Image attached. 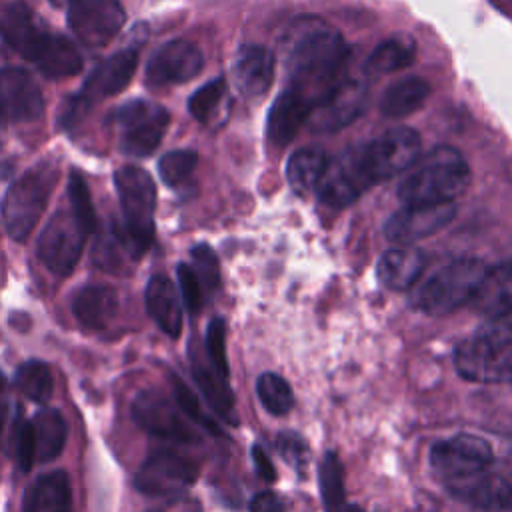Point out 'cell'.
I'll return each mask as SVG.
<instances>
[{"instance_id": "cell-28", "label": "cell", "mask_w": 512, "mask_h": 512, "mask_svg": "<svg viewBox=\"0 0 512 512\" xmlns=\"http://www.w3.org/2000/svg\"><path fill=\"white\" fill-rule=\"evenodd\" d=\"M118 310V296L110 286L90 284L76 292L72 312L76 320L90 330H102L110 324Z\"/></svg>"}, {"instance_id": "cell-5", "label": "cell", "mask_w": 512, "mask_h": 512, "mask_svg": "<svg viewBox=\"0 0 512 512\" xmlns=\"http://www.w3.org/2000/svg\"><path fill=\"white\" fill-rule=\"evenodd\" d=\"M54 180L56 176L50 168H36L10 184L0 206L2 220L10 238H28L46 208Z\"/></svg>"}, {"instance_id": "cell-16", "label": "cell", "mask_w": 512, "mask_h": 512, "mask_svg": "<svg viewBox=\"0 0 512 512\" xmlns=\"http://www.w3.org/2000/svg\"><path fill=\"white\" fill-rule=\"evenodd\" d=\"M446 488L454 498L474 508L486 512L512 510V474L508 472H494L486 468L464 478L448 480Z\"/></svg>"}, {"instance_id": "cell-15", "label": "cell", "mask_w": 512, "mask_h": 512, "mask_svg": "<svg viewBox=\"0 0 512 512\" xmlns=\"http://www.w3.org/2000/svg\"><path fill=\"white\" fill-rule=\"evenodd\" d=\"M366 84L344 76L312 108L308 124L314 132H336L348 126L366 106Z\"/></svg>"}, {"instance_id": "cell-20", "label": "cell", "mask_w": 512, "mask_h": 512, "mask_svg": "<svg viewBox=\"0 0 512 512\" xmlns=\"http://www.w3.org/2000/svg\"><path fill=\"white\" fill-rule=\"evenodd\" d=\"M0 34L22 58L32 62L50 30L24 2H10L0 10Z\"/></svg>"}, {"instance_id": "cell-38", "label": "cell", "mask_w": 512, "mask_h": 512, "mask_svg": "<svg viewBox=\"0 0 512 512\" xmlns=\"http://www.w3.org/2000/svg\"><path fill=\"white\" fill-rule=\"evenodd\" d=\"M170 384H172V396H174V404L180 408V412L190 418L192 422H196L198 426H202L204 430H208L210 434H220V426L214 422L212 416L206 414V410L202 408L198 396L190 390V386L176 374H170Z\"/></svg>"}, {"instance_id": "cell-37", "label": "cell", "mask_w": 512, "mask_h": 512, "mask_svg": "<svg viewBox=\"0 0 512 512\" xmlns=\"http://www.w3.org/2000/svg\"><path fill=\"white\" fill-rule=\"evenodd\" d=\"M256 394L262 402V406L272 416H284L294 406V394L290 384L274 372H264L256 380Z\"/></svg>"}, {"instance_id": "cell-13", "label": "cell", "mask_w": 512, "mask_h": 512, "mask_svg": "<svg viewBox=\"0 0 512 512\" xmlns=\"http://www.w3.org/2000/svg\"><path fill=\"white\" fill-rule=\"evenodd\" d=\"M366 162L374 184L384 182L406 168L420 156V136L410 126H394L382 136L364 144Z\"/></svg>"}, {"instance_id": "cell-34", "label": "cell", "mask_w": 512, "mask_h": 512, "mask_svg": "<svg viewBox=\"0 0 512 512\" xmlns=\"http://www.w3.org/2000/svg\"><path fill=\"white\" fill-rule=\"evenodd\" d=\"M416 42L410 36H392L378 44L366 58V74H388L402 70L414 62Z\"/></svg>"}, {"instance_id": "cell-18", "label": "cell", "mask_w": 512, "mask_h": 512, "mask_svg": "<svg viewBox=\"0 0 512 512\" xmlns=\"http://www.w3.org/2000/svg\"><path fill=\"white\" fill-rule=\"evenodd\" d=\"M204 66V56L188 40H170L162 44L146 64V82L150 86L180 84L192 80Z\"/></svg>"}, {"instance_id": "cell-30", "label": "cell", "mask_w": 512, "mask_h": 512, "mask_svg": "<svg viewBox=\"0 0 512 512\" xmlns=\"http://www.w3.org/2000/svg\"><path fill=\"white\" fill-rule=\"evenodd\" d=\"M36 444V462H52L64 450L68 426L56 408H42L30 420Z\"/></svg>"}, {"instance_id": "cell-49", "label": "cell", "mask_w": 512, "mask_h": 512, "mask_svg": "<svg viewBox=\"0 0 512 512\" xmlns=\"http://www.w3.org/2000/svg\"><path fill=\"white\" fill-rule=\"evenodd\" d=\"M250 512H284V504L276 492L262 490L252 496Z\"/></svg>"}, {"instance_id": "cell-17", "label": "cell", "mask_w": 512, "mask_h": 512, "mask_svg": "<svg viewBox=\"0 0 512 512\" xmlns=\"http://www.w3.org/2000/svg\"><path fill=\"white\" fill-rule=\"evenodd\" d=\"M456 216V202L444 204H408L394 212L386 224L384 234L390 242L410 244L442 230Z\"/></svg>"}, {"instance_id": "cell-55", "label": "cell", "mask_w": 512, "mask_h": 512, "mask_svg": "<svg viewBox=\"0 0 512 512\" xmlns=\"http://www.w3.org/2000/svg\"><path fill=\"white\" fill-rule=\"evenodd\" d=\"M344 512H366V510H362L360 506H356V504H352V506H348Z\"/></svg>"}, {"instance_id": "cell-42", "label": "cell", "mask_w": 512, "mask_h": 512, "mask_svg": "<svg viewBox=\"0 0 512 512\" xmlns=\"http://www.w3.org/2000/svg\"><path fill=\"white\" fill-rule=\"evenodd\" d=\"M206 354H208L210 366L228 380L230 368L226 360V324L222 318L210 320L206 328Z\"/></svg>"}, {"instance_id": "cell-39", "label": "cell", "mask_w": 512, "mask_h": 512, "mask_svg": "<svg viewBox=\"0 0 512 512\" xmlns=\"http://www.w3.org/2000/svg\"><path fill=\"white\" fill-rule=\"evenodd\" d=\"M226 94V80L214 78L200 86L190 98H188V110L198 122H208L212 114L218 110L222 98Z\"/></svg>"}, {"instance_id": "cell-24", "label": "cell", "mask_w": 512, "mask_h": 512, "mask_svg": "<svg viewBox=\"0 0 512 512\" xmlns=\"http://www.w3.org/2000/svg\"><path fill=\"white\" fill-rule=\"evenodd\" d=\"M24 512H70L72 486L64 470H52L32 480L22 498Z\"/></svg>"}, {"instance_id": "cell-6", "label": "cell", "mask_w": 512, "mask_h": 512, "mask_svg": "<svg viewBox=\"0 0 512 512\" xmlns=\"http://www.w3.org/2000/svg\"><path fill=\"white\" fill-rule=\"evenodd\" d=\"M454 364L458 374L472 382H512V344L480 328L456 346Z\"/></svg>"}, {"instance_id": "cell-19", "label": "cell", "mask_w": 512, "mask_h": 512, "mask_svg": "<svg viewBox=\"0 0 512 512\" xmlns=\"http://www.w3.org/2000/svg\"><path fill=\"white\" fill-rule=\"evenodd\" d=\"M0 110L18 122H32L42 116V92L24 68L6 66L0 70Z\"/></svg>"}, {"instance_id": "cell-26", "label": "cell", "mask_w": 512, "mask_h": 512, "mask_svg": "<svg viewBox=\"0 0 512 512\" xmlns=\"http://www.w3.org/2000/svg\"><path fill=\"white\" fill-rule=\"evenodd\" d=\"M146 310L170 338L182 332V304L174 284L164 274H154L146 284Z\"/></svg>"}, {"instance_id": "cell-12", "label": "cell", "mask_w": 512, "mask_h": 512, "mask_svg": "<svg viewBox=\"0 0 512 512\" xmlns=\"http://www.w3.org/2000/svg\"><path fill=\"white\" fill-rule=\"evenodd\" d=\"M492 460V446L474 434H456L438 440L430 450V464L444 482L482 472L490 468Z\"/></svg>"}, {"instance_id": "cell-22", "label": "cell", "mask_w": 512, "mask_h": 512, "mask_svg": "<svg viewBox=\"0 0 512 512\" xmlns=\"http://www.w3.org/2000/svg\"><path fill=\"white\" fill-rule=\"evenodd\" d=\"M232 78L244 98H260L274 80V54L258 44H246L236 52Z\"/></svg>"}, {"instance_id": "cell-46", "label": "cell", "mask_w": 512, "mask_h": 512, "mask_svg": "<svg viewBox=\"0 0 512 512\" xmlns=\"http://www.w3.org/2000/svg\"><path fill=\"white\" fill-rule=\"evenodd\" d=\"M14 446H16V460L20 470L28 472L36 464V444H34V432H32L30 420L18 422Z\"/></svg>"}, {"instance_id": "cell-53", "label": "cell", "mask_w": 512, "mask_h": 512, "mask_svg": "<svg viewBox=\"0 0 512 512\" xmlns=\"http://www.w3.org/2000/svg\"><path fill=\"white\" fill-rule=\"evenodd\" d=\"M74 2L76 0H50V4L56 6V8H70Z\"/></svg>"}, {"instance_id": "cell-36", "label": "cell", "mask_w": 512, "mask_h": 512, "mask_svg": "<svg viewBox=\"0 0 512 512\" xmlns=\"http://www.w3.org/2000/svg\"><path fill=\"white\" fill-rule=\"evenodd\" d=\"M18 390L32 402L46 404L54 392L52 370L42 360H28L16 372Z\"/></svg>"}, {"instance_id": "cell-10", "label": "cell", "mask_w": 512, "mask_h": 512, "mask_svg": "<svg viewBox=\"0 0 512 512\" xmlns=\"http://www.w3.org/2000/svg\"><path fill=\"white\" fill-rule=\"evenodd\" d=\"M86 236L72 212H56L38 238V258L56 276H68L80 260Z\"/></svg>"}, {"instance_id": "cell-50", "label": "cell", "mask_w": 512, "mask_h": 512, "mask_svg": "<svg viewBox=\"0 0 512 512\" xmlns=\"http://www.w3.org/2000/svg\"><path fill=\"white\" fill-rule=\"evenodd\" d=\"M252 462H254V468H256V472L262 480H266V482L276 480V468H274L268 452L260 444L252 446Z\"/></svg>"}, {"instance_id": "cell-31", "label": "cell", "mask_w": 512, "mask_h": 512, "mask_svg": "<svg viewBox=\"0 0 512 512\" xmlns=\"http://www.w3.org/2000/svg\"><path fill=\"white\" fill-rule=\"evenodd\" d=\"M430 94V84L422 78L410 76L390 84L380 98V112L388 118H404L416 112Z\"/></svg>"}, {"instance_id": "cell-44", "label": "cell", "mask_w": 512, "mask_h": 512, "mask_svg": "<svg viewBox=\"0 0 512 512\" xmlns=\"http://www.w3.org/2000/svg\"><path fill=\"white\" fill-rule=\"evenodd\" d=\"M192 260H194V272L202 286L208 290H214L220 282V270H218V258L214 250L206 244H198L192 248Z\"/></svg>"}, {"instance_id": "cell-41", "label": "cell", "mask_w": 512, "mask_h": 512, "mask_svg": "<svg viewBox=\"0 0 512 512\" xmlns=\"http://www.w3.org/2000/svg\"><path fill=\"white\" fill-rule=\"evenodd\" d=\"M68 198H70V208L76 220L86 228L90 234L96 226V210L90 198V190L84 182V178L78 172H70L68 178Z\"/></svg>"}, {"instance_id": "cell-23", "label": "cell", "mask_w": 512, "mask_h": 512, "mask_svg": "<svg viewBox=\"0 0 512 512\" xmlns=\"http://www.w3.org/2000/svg\"><path fill=\"white\" fill-rule=\"evenodd\" d=\"M312 112V102L300 92L286 88L270 106L266 120V138L272 146L282 148L298 134V130L308 122Z\"/></svg>"}, {"instance_id": "cell-45", "label": "cell", "mask_w": 512, "mask_h": 512, "mask_svg": "<svg viewBox=\"0 0 512 512\" xmlns=\"http://www.w3.org/2000/svg\"><path fill=\"white\" fill-rule=\"evenodd\" d=\"M176 276H178V284H180V294H182L184 306L192 314L200 312V308H202V284H200L194 268L190 264L182 262L176 268Z\"/></svg>"}, {"instance_id": "cell-48", "label": "cell", "mask_w": 512, "mask_h": 512, "mask_svg": "<svg viewBox=\"0 0 512 512\" xmlns=\"http://www.w3.org/2000/svg\"><path fill=\"white\" fill-rule=\"evenodd\" d=\"M144 512H202V504L194 498H188V496H172V498H166L164 502H160L158 506H152Z\"/></svg>"}, {"instance_id": "cell-8", "label": "cell", "mask_w": 512, "mask_h": 512, "mask_svg": "<svg viewBox=\"0 0 512 512\" xmlns=\"http://www.w3.org/2000/svg\"><path fill=\"white\" fill-rule=\"evenodd\" d=\"M374 184L364 144L352 146L340 152L334 160H328L326 172L318 186V198L328 208H344L352 204Z\"/></svg>"}, {"instance_id": "cell-35", "label": "cell", "mask_w": 512, "mask_h": 512, "mask_svg": "<svg viewBox=\"0 0 512 512\" xmlns=\"http://www.w3.org/2000/svg\"><path fill=\"white\" fill-rule=\"evenodd\" d=\"M320 494L326 512L346 510V488H344V466L334 452H326L318 466Z\"/></svg>"}, {"instance_id": "cell-43", "label": "cell", "mask_w": 512, "mask_h": 512, "mask_svg": "<svg viewBox=\"0 0 512 512\" xmlns=\"http://www.w3.org/2000/svg\"><path fill=\"white\" fill-rule=\"evenodd\" d=\"M276 448L280 452V456L296 470V472H304L310 460V448L308 442L292 430H284L276 436Z\"/></svg>"}, {"instance_id": "cell-47", "label": "cell", "mask_w": 512, "mask_h": 512, "mask_svg": "<svg viewBox=\"0 0 512 512\" xmlns=\"http://www.w3.org/2000/svg\"><path fill=\"white\" fill-rule=\"evenodd\" d=\"M88 106H90V100L84 98L82 94L70 96L68 100L62 102V108H60V114H58V124L62 128L74 126L78 120H82V116L88 110Z\"/></svg>"}, {"instance_id": "cell-32", "label": "cell", "mask_w": 512, "mask_h": 512, "mask_svg": "<svg viewBox=\"0 0 512 512\" xmlns=\"http://www.w3.org/2000/svg\"><path fill=\"white\" fill-rule=\"evenodd\" d=\"M328 156L322 148H300L286 164V178L294 192L310 194L318 190L320 180L326 172Z\"/></svg>"}, {"instance_id": "cell-25", "label": "cell", "mask_w": 512, "mask_h": 512, "mask_svg": "<svg viewBox=\"0 0 512 512\" xmlns=\"http://www.w3.org/2000/svg\"><path fill=\"white\" fill-rule=\"evenodd\" d=\"M470 304L490 320L512 314V260L486 270Z\"/></svg>"}, {"instance_id": "cell-7", "label": "cell", "mask_w": 512, "mask_h": 512, "mask_svg": "<svg viewBox=\"0 0 512 512\" xmlns=\"http://www.w3.org/2000/svg\"><path fill=\"white\" fill-rule=\"evenodd\" d=\"M120 130V148L132 156H150L168 128V112L148 100H130L122 104L114 116Z\"/></svg>"}, {"instance_id": "cell-29", "label": "cell", "mask_w": 512, "mask_h": 512, "mask_svg": "<svg viewBox=\"0 0 512 512\" xmlns=\"http://www.w3.org/2000/svg\"><path fill=\"white\" fill-rule=\"evenodd\" d=\"M32 64L46 78L58 80V78H68V76L78 74L82 70L84 60H82L80 50L76 48V44L72 40H68L66 36L50 32V36L46 38V42L42 44V48L34 56Z\"/></svg>"}, {"instance_id": "cell-14", "label": "cell", "mask_w": 512, "mask_h": 512, "mask_svg": "<svg viewBox=\"0 0 512 512\" xmlns=\"http://www.w3.org/2000/svg\"><path fill=\"white\" fill-rule=\"evenodd\" d=\"M126 12L118 0H76L68 8L74 36L92 48L106 46L124 26Z\"/></svg>"}, {"instance_id": "cell-27", "label": "cell", "mask_w": 512, "mask_h": 512, "mask_svg": "<svg viewBox=\"0 0 512 512\" xmlns=\"http://www.w3.org/2000/svg\"><path fill=\"white\" fill-rule=\"evenodd\" d=\"M426 266V256L416 248H390L378 260L376 272L378 280L390 290H408L416 286L422 270Z\"/></svg>"}, {"instance_id": "cell-4", "label": "cell", "mask_w": 512, "mask_h": 512, "mask_svg": "<svg viewBox=\"0 0 512 512\" xmlns=\"http://www.w3.org/2000/svg\"><path fill=\"white\" fill-rule=\"evenodd\" d=\"M114 184L124 216L122 244L126 246L128 254L140 258L154 240V180L144 168L122 166L114 172Z\"/></svg>"}, {"instance_id": "cell-51", "label": "cell", "mask_w": 512, "mask_h": 512, "mask_svg": "<svg viewBox=\"0 0 512 512\" xmlns=\"http://www.w3.org/2000/svg\"><path fill=\"white\" fill-rule=\"evenodd\" d=\"M10 408H12L10 386H8L6 376L0 372V440L6 434V426H8V420H10Z\"/></svg>"}, {"instance_id": "cell-33", "label": "cell", "mask_w": 512, "mask_h": 512, "mask_svg": "<svg viewBox=\"0 0 512 512\" xmlns=\"http://www.w3.org/2000/svg\"><path fill=\"white\" fill-rule=\"evenodd\" d=\"M190 360H192V376L198 384V388L202 390V394L206 396L208 404L228 422L236 424V418H234V396H232V390L228 386V380L224 376H220L212 366L210 362H202L196 352L190 354Z\"/></svg>"}, {"instance_id": "cell-9", "label": "cell", "mask_w": 512, "mask_h": 512, "mask_svg": "<svg viewBox=\"0 0 512 512\" xmlns=\"http://www.w3.org/2000/svg\"><path fill=\"white\" fill-rule=\"evenodd\" d=\"M198 478V466L172 450L150 454L134 476V488L146 496H182Z\"/></svg>"}, {"instance_id": "cell-3", "label": "cell", "mask_w": 512, "mask_h": 512, "mask_svg": "<svg viewBox=\"0 0 512 512\" xmlns=\"http://www.w3.org/2000/svg\"><path fill=\"white\" fill-rule=\"evenodd\" d=\"M486 270L484 262L476 258H458L416 284L410 294V304L430 316L450 314L470 304Z\"/></svg>"}, {"instance_id": "cell-2", "label": "cell", "mask_w": 512, "mask_h": 512, "mask_svg": "<svg viewBox=\"0 0 512 512\" xmlns=\"http://www.w3.org/2000/svg\"><path fill=\"white\" fill-rule=\"evenodd\" d=\"M410 168L398 186V198L404 206L454 202L470 184V166L452 146L432 148Z\"/></svg>"}, {"instance_id": "cell-52", "label": "cell", "mask_w": 512, "mask_h": 512, "mask_svg": "<svg viewBox=\"0 0 512 512\" xmlns=\"http://www.w3.org/2000/svg\"><path fill=\"white\" fill-rule=\"evenodd\" d=\"M482 328H484L488 334H492L494 338L512 344V314L502 316V318H496V320H492L490 324H486V326H482Z\"/></svg>"}, {"instance_id": "cell-40", "label": "cell", "mask_w": 512, "mask_h": 512, "mask_svg": "<svg viewBox=\"0 0 512 512\" xmlns=\"http://www.w3.org/2000/svg\"><path fill=\"white\" fill-rule=\"evenodd\" d=\"M196 164H198V154L194 150H172L160 158L158 172L164 184L178 186L194 172Z\"/></svg>"}, {"instance_id": "cell-54", "label": "cell", "mask_w": 512, "mask_h": 512, "mask_svg": "<svg viewBox=\"0 0 512 512\" xmlns=\"http://www.w3.org/2000/svg\"><path fill=\"white\" fill-rule=\"evenodd\" d=\"M4 128H6V116H4V112L0 110V136H2V132H4Z\"/></svg>"}, {"instance_id": "cell-21", "label": "cell", "mask_w": 512, "mask_h": 512, "mask_svg": "<svg viewBox=\"0 0 512 512\" xmlns=\"http://www.w3.org/2000/svg\"><path fill=\"white\" fill-rule=\"evenodd\" d=\"M136 66H138L136 48L118 50L116 54H112L110 58L102 60L98 66L92 68V72L84 80L80 94L90 102L114 96L128 86V82L136 72Z\"/></svg>"}, {"instance_id": "cell-11", "label": "cell", "mask_w": 512, "mask_h": 512, "mask_svg": "<svg viewBox=\"0 0 512 512\" xmlns=\"http://www.w3.org/2000/svg\"><path fill=\"white\" fill-rule=\"evenodd\" d=\"M132 418L144 432L152 436L182 444L198 442V432L194 426H190L174 400L154 388L136 394L132 402Z\"/></svg>"}, {"instance_id": "cell-1", "label": "cell", "mask_w": 512, "mask_h": 512, "mask_svg": "<svg viewBox=\"0 0 512 512\" xmlns=\"http://www.w3.org/2000/svg\"><path fill=\"white\" fill-rule=\"evenodd\" d=\"M350 50L344 36L316 16L292 22L284 36V64L292 90L314 104L344 78Z\"/></svg>"}]
</instances>
